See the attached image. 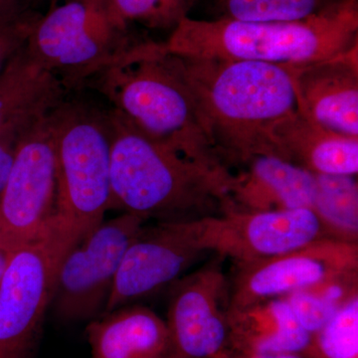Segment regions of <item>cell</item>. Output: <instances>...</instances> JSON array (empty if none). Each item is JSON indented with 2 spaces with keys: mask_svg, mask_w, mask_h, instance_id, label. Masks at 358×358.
<instances>
[{
  "mask_svg": "<svg viewBox=\"0 0 358 358\" xmlns=\"http://www.w3.org/2000/svg\"><path fill=\"white\" fill-rule=\"evenodd\" d=\"M178 56L221 164L231 171L275 157L271 129L296 110L292 66Z\"/></svg>",
  "mask_w": 358,
  "mask_h": 358,
  "instance_id": "1",
  "label": "cell"
},
{
  "mask_svg": "<svg viewBox=\"0 0 358 358\" xmlns=\"http://www.w3.org/2000/svg\"><path fill=\"white\" fill-rule=\"evenodd\" d=\"M110 208L150 221H189L233 209L236 176L187 159L152 140L114 109Z\"/></svg>",
  "mask_w": 358,
  "mask_h": 358,
  "instance_id": "2",
  "label": "cell"
},
{
  "mask_svg": "<svg viewBox=\"0 0 358 358\" xmlns=\"http://www.w3.org/2000/svg\"><path fill=\"white\" fill-rule=\"evenodd\" d=\"M86 87L102 94L152 140L187 159L226 169L205 131L178 56L164 42L141 40Z\"/></svg>",
  "mask_w": 358,
  "mask_h": 358,
  "instance_id": "3",
  "label": "cell"
},
{
  "mask_svg": "<svg viewBox=\"0 0 358 358\" xmlns=\"http://www.w3.org/2000/svg\"><path fill=\"white\" fill-rule=\"evenodd\" d=\"M167 51L196 58L303 66L345 55L358 47V0L298 21L252 22L183 18Z\"/></svg>",
  "mask_w": 358,
  "mask_h": 358,
  "instance_id": "4",
  "label": "cell"
},
{
  "mask_svg": "<svg viewBox=\"0 0 358 358\" xmlns=\"http://www.w3.org/2000/svg\"><path fill=\"white\" fill-rule=\"evenodd\" d=\"M49 122L57 162V213L78 243L110 208V110L66 96L49 112Z\"/></svg>",
  "mask_w": 358,
  "mask_h": 358,
  "instance_id": "5",
  "label": "cell"
},
{
  "mask_svg": "<svg viewBox=\"0 0 358 358\" xmlns=\"http://www.w3.org/2000/svg\"><path fill=\"white\" fill-rule=\"evenodd\" d=\"M141 40L113 24L89 2L63 0L35 21L24 47L31 62L69 93L81 91Z\"/></svg>",
  "mask_w": 358,
  "mask_h": 358,
  "instance_id": "6",
  "label": "cell"
},
{
  "mask_svg": "<svg viewBox=\"0 0 358 358\" xmlns=\"http://www.w3.org/2000/svg\"><path fill=\"white\" fill-rule=\"evenodd\" d=\"M62 218L38 239L9 254L0 282V358H33L59 266L76 244Z\"/></svg>",
  "mask_w": 358,
  "mask_h": 358,
  "instance_id": "7",
  "label": "cell"
},
{
  "mask_svg": "<svg viewBox=\"0 0 358 358\" xmlns=\"http://www.w3.org/2000/svg\"><path fill=\"white\" fill-rule=\"evenodd\" d=\"M49 112L26 133L0 195V250L7 254L38 239L57 218V162Z\"/></svg>",
  "mask_w": 358,
  "mask_h": 358,
  "instance_id": "8",
  "label": "cell"
},
{
  "mask_svg": "<svg viewBox=\"0 0 358 358\" xmlns=\"http://www.w3.org/2000/svg\"><path fill=\"white\" fill-rule=\"evenodd\" d=\"M148 222L122 213L103 221L68 250L59 266L52 299L59 319L93 320L105 310L124 254Z\"/></svg>",
  "mask_w": 358,
  "mask_h": 358,
  "instance_id": "9",
  "label": "cell"
},
{
  "mask_svg": "<svg viewBox=\"0 0 358 358\" xmlns=\"http://www.w3.org/2000/svg\"><path fill=\"white\" fill-rule=\"evenodd\" d=\"M200 241L207 253L229 258L236 265L266 260L334 239L310 209L229 210L199 219Z\"/></svg>",
  "mask_w": 358,
  "mask_h": 358,
  "instance_id": "10",
  "label": "cell"
},
{
  "mask_svg": "<svg viewBox=\"0 0 358 358\" xmlns=\"http://www.w3.org/2000/svg\"><path fill=\"white\" fill-rule=\"evenodd\" d=\"M216 256L173 282L166 324L179 358H222L230 352V280Z\"/></svg>",
  "mask_w": 358,
  "mask_h": 358,
  "instance_id": "11",
  "label": "cell"
},
{
  "mask_svg": "<svg viewBox=\"0 0 358 358\" xmlns=\"http://www.w3.org/2000/svg\"><path fill=\"white\" fill-rule=\"evenodd\" d=\"M353 271H358V244L329 238L284 255L236 265L230 280L229 313Z\"/></svg>",
  "mask_w": 358,
  "mask_h": 358,
  "instance_id": "12",
  "label": "cell"
},
{
  "mask_svg": "<svg viewBox=\"0 0 358 358\" xmlns=\"http://www.w3.org/2000/svg\"><path fill=\"white\" fill-rule=\"evenodd\" d=\"M204 254L199 219L145 225L124 254L105 313L178 281Z\"/></svg>",
  "mask_w": 358,
  "mask_h": 358,
  "instance_id": "13",
  "label": "cell"
},
{
  "mask_svg": "<svg viewBox=\"0 0 358 358\" xmlns=\"http://www.w3.org/2000/svg\"><path fill=\"white\" fill-rule=\"evenodd\" d=\"M358 47L345 55L292 66L296 110L312 121L358 138Z\"/></svg>",
  "mask_w": 358,
  "mask_h": 358,
  "instance_id": "14",
  "label": "cell"
},
{
  "mask_svg": "<svg viewBox=\"0 0 358 358\" xmlns=\"http://www.w3.org/2000/svg\"><path fill=\"white\" fill-rule=\"evenodd\" d=\"M270 138L275 157L310 173L357 176L358 138L327 129L298 110L275 122Z\"/></svg>",
  "mask_w": 358,
  "mask_h": 358,
  "instance_id": "15",
  "label": "cell"
},
{
  "mask_svg": "<svg viewBox=\"0 0 358 358\" xmlns=\"http://www.w3.org/2000/svg\"><path fill=\"white\" fill-rule=\"evenodd\" d=\"M315 176L275 155H258L236 176L233 209L241 211L313 210Z\"/></svg>",
  "mask_w": 358,
  "mask_h": 358,
  "instance_id": "16",
  "label": "cell"
},
{
  "mask_svg": "<svg viewBox=\"0 0 358 358\" xmlns=\"http://www.w3.org/2000/svg\"><path fill=\"white\" fill-rule=\"evenodd\" d=\"M92 358H167L173 355L166 320L145 306H122L91 320Z\"/></svg>",
  "mask_w": 358,
  "mask_h": 358,
  "instance_id": "17",
  "label": "cell"
},
{
  "mask_svg": "<svg viewBox=\"0 0 358 358\" xmlns=\"http://www.w3.org/2000/svg\"><path fill=\"white\" fill-rule=\"evenodd\" d=\"M229 324L233 352L301 355L312 341V334L301 326L282 298L231 312Z\"/></svg>",
  "mask_w": 358,
  "mask_h": 358,
  "instance_id": "18",
  "label": "cell"
},
{
  "mask_svg": "<svg viewBox=\"0 0 358 358\" xmlns=\"http://www.w3.org/2000/svg\"><path fill=\"white\" fill-rule=\"evenodd\" d=\"M24 46L0 73V131L23 113L55 107L67 96L55 77L31 62Z\"/></svg>",
  "mask_w": 358,
  "mask_h": 358,
  "instance_id": "19",
  "label": "cell"
},
{
  "mask_svg": "<svg viewBox=\"0 0 358 358\" xmlns=\"http://www.w3.org/2000/svg\"><path fill=\"white\" fill-rule=\"evenodd\" d=\"M313 211L329 236L339 241L358 242V185L355 176L315 174Z\"/></svg>",
  "mask_w": 358,
  "mask_h": 358,
  "instance_id": "20",
  "label": "cell"
},
{
  "mask_svg": "<svg viewBox=\"0 0 358 358\" xmlns=\"http://www.w3.org/2000/svg\"><path fill=\"white\" fill-rule=\"evenodd\" d=\"M343 1L345 0H199V3L209 15L206 20L286 22L307 20Z\"/></svg>",
  "mask_w": 358,
  "mask_h": 358,
  "instance_id": "21",
  "label": "cell"
},
{
  "mask_svg": "<svg viewBox=\"0 0 358 358\" xmlns=\"http://www.w3.org/2000/svg\"><path fill=\"white\" fill-rule=\"evenodd\" d=\"M358 296V271L345 273L310 288L284 296L301 327L315 334L355 296Z\"/></svg>",
  "mask_w": 358,
  "mask_h": 358,
  "instance_id": "22",
  "label": "cell"
},
{
  "mask_svg": "<svg viewBox=\"0 0 358 358\" xmlns=\"http://www.w3.org/2000/svg\"><path fill=\"white\" fill-rule=\"evenodd\" d=\"M113 24L129 29L131 22L154 29H171L199 3V0H85Z\"/></svg>",
  "mask_w": 358,
  "mask_h": 358,
  "instance_id": "23",
  "label": "cell"
},
{
  "mask_svg": "<svg viewBox=\"0 0 358 358\" xmlns=\"http://www.w3.org/2000/svg\"><path fill=\"white\" fill-rule=\"evenodd\" d=\"M303 358H358V296L324 324L312 341Z\"/></svg>",
  "mask_w": 358,
  "mask_h": 358,
  "instance_id": "24",
  "label": "cell"
},
{
  "mask_svg": "<svg viewBox=\"0 0 358 358\" xmlns=\"http://www.w3.org/2000/svg\"><path fill=\"white\" fill-rule=\"evenodd\" d=\"M54 107H41L23 113L9 122L0 131V195L6 187L10 176L14 160L17 154L21 141L28 129L31 128L41 115Z\"/></svg>",
  "mask_w": 358,
  "mask_h": 358,
  "instance_id": "25",
  "label": "cell"
},
{
  "mask_svg": "<svg viewBox=\"0 0 358 358\" xmlns=\"http://www.w3.org/2000/svg\"><path fill=\"white\" fill-rule=\"evenodd\" d=\"M41 13L34 11L22 20L0 22V73L7 63L24 46L35 21Z\"/></svg>",
  "mask_w": 358,
  "mask_h": 358,
  "instance_id": "26",
  "label": "cell"
},
{
  "mask_svg": "<svg viewBox=\"0 0 358 358\" xmlns=\"http://www.w3.org/2000/svg\"><path fill=\"white\" fill-rule=\"evenodd\" d=\"M33 0H0V22H13L34 13Z\"/></svg>",
  "mask_w": 358,
  "mask_h": 358,
  "instance_id": "27",
  "label": "cell"
},
{
  "mask_svg": "<svg viewBox=\"0 0 358 358\" xmlns=\"http://www.w3.org/2000/svg\"><path fill=\"white\" fill-rule=\"evenodd\" d=\"M222 358H303L301 355H243V353H238L231 352L226 355Z\"/></svg>",
  "mask_w": 358,
  "mask_h": 358,
  "instance_id": "28",
  "label": "cell"
},
{
  "mask_svg": "<svg viewBox=\"0 0 358 358\" xmlns=\"http://www.w3.org/2000/svg\"><path fill=\"white\" fill-rule=\"evenodd\" d=\"M9 254L0 250V282L3 277L4 271H6L7 262H8Z\"/></svg>",
  "mask_w": 358,
  "mask_h": 358,
  "instance_id": "29",
  "label": "cell"
},
{
  "mask_svg": "<svg viewBox=\"0 0 358 358\" xmlns=\"http://www.w3.org/2000/svg\"><path fill=\"white\" fill-rule=\"evenodd\" d=\"M63 1V0H33L34 2V6L36 7L39 6V4L44 3V2H49L51 3V6H54V4L58 3V2Z\"/></svg>",
  "mask_w": 358,
  "mask_h": 358,
  "instance_id": "30",
  "label": "cell"
},
{
  "mask_svg": "<svg viewBox=\"0 0 358 358\" xmlns=\"http://www.w3.org/2000/svg\"><path fill=\"white\" fill-rule=\"evenodd\" d=\"M167 358H179V357H176V355H174L173 353V355H171V357H169Z\"/></svg>",
  "mask_w": 358,
  "mask_h": 358,
  "instance_id": "31",
  "label": "cell"
}]
</instances>
